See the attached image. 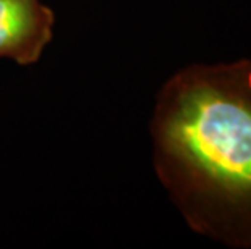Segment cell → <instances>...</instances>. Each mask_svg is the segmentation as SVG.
<instances>
[{"label":"cell","mask_w":251,"mask_h":249,"mask_svg":"<svg viewBox=\"0 0 251 249\" xmlns=\"http://www.w3.org/2000/svg\"><path fill=\"white\" fill-rule=\"evenodd\" d=\"M149 133L156 177L188 228L251 249V58L174 73Z\"/></svg>","instance_id":"1"},{"label":"cell","mask_w":251,"mask_h":249,"mask_svg":"<svg viewBox=\"0 0 251 249\" xmlns=\"http://www.w3.org/2000/svg\"><path fill=\"white\" fill-rule=\"evenodd\" d=\"M55 17L41 0H0V58L33 65L54 36Z\"/></svg>","instance_id":"2"}]
</instances>
